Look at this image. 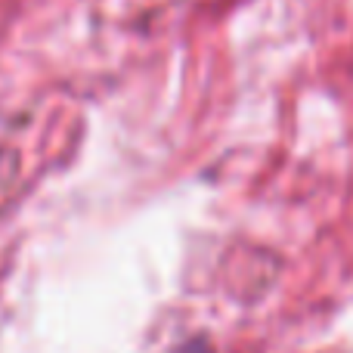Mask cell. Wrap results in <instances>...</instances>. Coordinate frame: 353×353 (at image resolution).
Segmentation results:
<instances>
[{"label":"cell","instance_id":"obj_1","mask_svg":"<svg viewBox=\"0 0 353 353\" xmlns=\"http://www.w3.org/2000/svg\"><path fill=\"white\" fill-rule=\"evenodd\" d=\"M180 353H211V350H208L205 344H189V347H186V350H180Z\"/></svg>","mask_w":353,"mask_h":353}]
</instances>
